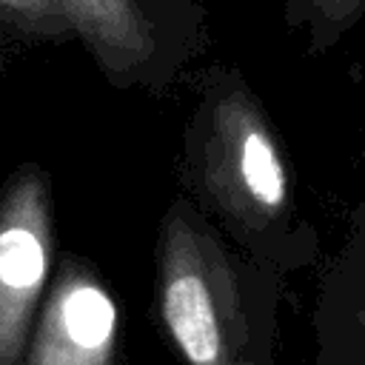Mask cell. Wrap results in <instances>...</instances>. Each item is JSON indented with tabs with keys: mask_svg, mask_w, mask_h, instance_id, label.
I'll use <instances>...</instances> for the list:
<instances>
[{
	"mask_svg": "<svg viewBox=\"0 0 365 365\" xmlns=\"http://www.w3.org/2000/svg\"><path fill=\"white\" fill-rule=\"evenodd\" d=\"M185 182L234 245L282 274L311 259L279 137L237 68H214L185 131Z\"/></svg>",
	"mask_w": 365,
	"mask_h": 365,
	"instance_id": "6da1fadb",
	"label": "cell"
},
{
	"mask_svg": "<svg viewBox=\"0 0 365 365\" xmlns=\"http://www.w3.org/2000/svg\"><path fill=\"white\" fill-rule=\"evenodd\" d=\"M279 274L231 251L191 200H177L157 237L154 311L182 365H279Z\"/></svg>",
	"mask_w": 365,
	"mask_h": 365,
	"instance_id": "7a4b0ae2",
	"label": "cell"
},
{
	"mask_svg": "<svg viewBox=\"0 0 365 365\" xmlns=\"http://www.w3.org/2000/svg\"><path fill=\"white\" fill-rule=\"evenodd\" d=\"M51 194L37 165H23L0 194V365H23L51 282Z\"/></svg>",
	"mask_w": 365,
	"mask_h": 365,
	"instance_id": "3957f363",
	"label": "cell"
},
{
	"mask_svg": "<svg viewBox=\"0 0 365 365\" xmlns=\"http://www.w3.org/2000/svg\"><path fill=\"white\" fill-rule=\"evenodd\" d=\"M120 305L97 268L66 257L48 282L23 365H117Z\"/></svg>",
	"mask_w": 365,
	"mask_h": 365,
	"instance_id": "277c9868",
	"label": "cell"
},
{
	"mask_svg": "<svg viewBox=\"0 0 365 365\" xmlns=\"http://www.w3.org/2000/svg\"><path fill=\"white\" fill-rule=\"evenodd\" d=\"M71 31L117 83L160 74V31L140 0H54Z\"/></svg>",
	"mask_w": 365,
	"mask_h": 365,
	"instance_id": "5b68a950",
	"label": "cell"
},
{
	"mask_svg": "<svg viewBox=\"0 0 365 365\" xmlns=\"http://www.w3.org/2000/svg\"><path fill=\"white\" fill-rule=\"evenodd\" d=\"M314 328V365H365V257L325 285Z\"/></svg>",
	"mask_w": 365,
	"mask_h": 365,
	"instance_id": "8992f818",
	"label": "cell"
},
{
	"mask_svg": "<svg viewBox=\"0 0 365 365\" xmlns=\"http://www.w3.org/2000/svg\"><path fill=\"white\" fill-rule=\"evenodd\" d=\"M365 14V0H285V20L291 29L308 34L311 54H325L348 34Z\"/></svg>",
	"mask_w": 365,
	"mask_h": 365,
	"instance_id": "52a82bcc",
	"label": "cell"
},
{
	"mask_svg": "<svg viewBox=\"0 0 365 365\" xmlns=\"http://www.w3.org/2000/svg\"><path fill=\"white\" fill-rule=\"evenodd\" d=\"M0 20L31 37L74 34L63 9L54 0H0Z\"/></svg>",
	"mask_w": 365,
	"mask_h": 365,
	"instance_id": "ba28073f",
	"label": "cell"
}]
</instances>
